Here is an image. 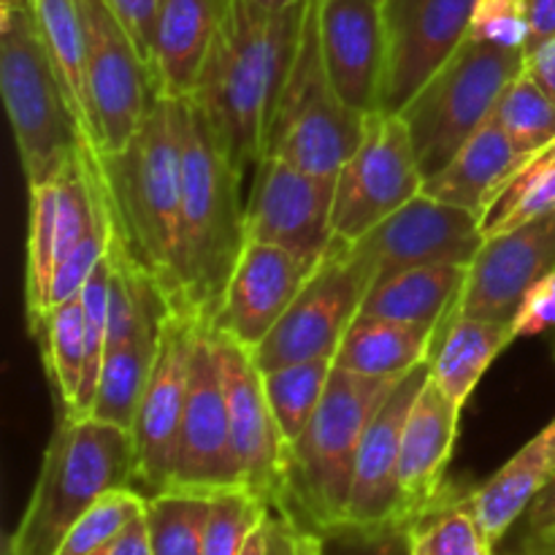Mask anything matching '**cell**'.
I'll list each match as a JSON object with an SVG mask.
<instances>
[{
    "instance_id": "obj_4",
    "label": "cell",
    "mask_w": 555,
    "mask_h": 555,
    "mask_svg": "<svg viewBox=\"0 0 555 555\" xmlns=\"http://www.w3.org/2000/svg\"><path fill=\"white\" fill-rule=\"evenodd\" d=\"M401 377H366L334 366L318 412L285 448L282 509L304 529L328 534L345 526L363 431Z\"/></svg>"
},
{
    "instance_id": "obj_22",
    "label": "cell",
    "mask_w": 555,
    "mask_h": 555,
    "mask_svg": "<svg viewBox=\"0 0 555 555\" xmlns=\"http://www.w3.org/2000/svg\"><path fill=\"white\" fill-rule=\"evenodd\" d=\"M320 47L336 95L358 114L383 112L385 25L379 0H318Z\"/></svg>"
},
{
    "instance_id": "obj_27",
    "label": "cell",
    "mask_w": 555,
    "mask_h": 555,
    "mask_svg": "<svg viewBox=\"0 0 555 555\" xmlns=\"http://www.w3.org/2000/svg\"><path fill=\"white\" fill-rule=\"evenodd\" d=\"M509 341H515L509 325L466 318L459 314L453 304L450 312L439 320L428 347L426 361L431 366V379L459 410H464L482 374L491 369Z\"/></svg>"
},
{
    "instance_id": "obj_19",
    "label": "cell",
    "mask_w": 555,
    "mask_h": 555,
    "mask_svg": "<svg viewBox=\"0 0 555 555\" xmlns=\"http://www.w3.org/2000/svg\"><path fill=\"white\" fill-rule=\"evenodd\" d=\"M555 269V215L486 238L466 269L459 314L509 325L531 287Z\"/></svg>"
},
{
    "instance_id": "obj_50",
    "label": "cell",
    "mask_w": 555,
    "mask_h": 555,
    "mask_svg": "<svg viewBox=\"0 0 555 555\" xmlns=\"http://www.w3.org/2000/svg\"><path fill=\"white\" fill-rule=\"evenodd\" d=\"M266 520V518H263ZM242 555H266V537H263V524L258 526V529L253 531V537L247 540V545H244V553Z\"/></svg>"
},
{
    "instance_id": "obj_43",
    "label": "cell",
    "mask_w": 555,
    "mask_h": 555,
    "mask_svg": "<svg viewBox=\"0 0 555 555\" xmlns=\"http://www.w3.org/2000/svg\"><path fill=\"white\" fill-rule=\"evenodd\" d=\"M106 3L117 14V20L122 22L125 30L130 33V38L139 47L141 57L150 65L152 74V41H155V22L160 0H106Z\"/></svg>"
},
{
    "instance_id": "obj_14",
    "label": "cell",
    "mask_w": 555,
    "mask_h": 555,
    "mask_svg": "<svg viewBox=\"0 0 555 555\" xmlns=\"http://www.w3.org/2000/svg\"><path fill=\"white\" fill-rule=\"evenodd\" d=\"M231 488H242V475H238V461L233 453L220 358H217L215 331L198 323L188 404H184L182 428H179L168 491L215 496Z\"/></svg>"
},
{
    "instance_id": "obj_10",
    "label": "cell",
    "mask_w": 555,
    "mask_h": 555,
    "mask_svg": "<svg viewBox=\"0 0 555 555\" xmlns=\"http://www.w3.org/2000/svg\"><path fill=\"white\" fill-rule=\"evenodd\" d=\"M112 217L103 193L98 152L90 141L47 182L30 184L27 222V318L36 323L49 309V287L65 258Z\"/></svg>"
},
{
    "instance_id": "obj_41",
    "label": "cell",
    "mask_w": 555,
    "mask_h": 555,
    "mask_svg": "<svg viewBox=\"0 0 555 555\" xmlns=\"http://www.w3.org/2000/svg\"><path fill=\"white\" fill-rule=\"evenodd\" d=\"M320 540H323L320 555H410L406 526H388L379 531L341 526L328 534H320Z\"/></svg>"
},
{
    "instance_id": "obj_30",
    "label": "cell",
    "mask_w": 555,
    "mask_h": 555,
    "mask_svg": "<svg viewBox=\"0 0 555 555\" xmlns=\"http://www.w3.org/2000/svg\"><path fill=\"white\" fill-rule=\"evenodd\" d=\"M168 320V318H166ZM163 325L141 331L139 336L108 347L98 374L90 415L130 431L160 350Z\"/></svg>"
},
{
    "instance_id": "obj_25",
    "label": "cell",
    "mask_w": 555,
    "mask_h": 555,
    "mask_svg": "<svg viewBox=\"0 0 555 555\" xmlns=\"http://www.w3.org/2000/svg\"><path fill=\"white\" fill-rule=\"evenodd\" d=\"M555 477V417L524 444L491 480L466 491V504L493 545L526 518L542 488Z\"/></svg>"
},
{
    "instance_id": "obj_33",
    "label": "cell",
    "mask_w": 555,
    "mask_h": 555,
    "mask_svg": "<svg viewBox=\"0 0 555 555\" xmlns=\"http://www.w3.org/2000/svg\"><path fill=\"white\" fill-rule=\"evenodd\" d=\"M555 215V141L529 155L524 166L493 193L480 225L486 238Z\"/></svg>"
},
{
    "instance_id": "obj_6",
    "label": "cell",
    "mask_w": 555,
    "mask_h": 555,
    "mask_svg": "<svg viewBox=\"0 0 555 555\" xmlns=\"http://www.w3.org/2000/svg\"><path fill=\"white\" fill-rule=\"evenodd\" d=\"M0 92L27 184L57 177L87 135L47 52L33 0L0 9Z\"/></svg>"
},
{
    "instance_id": "obj_35",
    "label": "cell",
    "mask_w": 555,
    "mask_h": 555,
    "mask_svg": "<svg viewBox=\"0 0 555 555\" xmlns=\"http://www.w3.org/2000/svg\"><path fill=\"white\" fill-rule=\"evenodd\" d=\"M334 366L336 363L328 358H318V361H301L274 369V372H263L266 401H269L285 448H291L301 437L304 428L314 417Z\"/></svg>"
},
{
    "instance_id": "obj_24",
    "label": "cell",
    "mask_w": 555,
    "mask_h": 555,
    "mask_svg": "<svg viewBox=\"0 0 555 555\" xmlns=\"http://www.w3.org/2000/svg\"><path fill=\"white\" fill-rule=\"evenodd\" d=\"M233 0H160L152 81L160 95L190 98Z\"/></svg>"
},
{
    "instance_id": "obj_47",
    "label": "cell",
    "mask_w": 555,
    "mask_h": 555,
    "mask_svg": "<svg viewBox=\"0 0 555 555\" xmlns=\"http://www.w3.org/2000/svg\"><path fill=\"white\" fill-rule=\"evenodd\" d=\"M555 529V477L542 488L526 513V534H545Z\"/></svg>"
},
{
    "instance_id": "obj_16",
    "label": "cell",
    "mask_w": 555,
    "mask_h": 555,
    "mask_svg": "<svg viewBox=\"0 0 555 555\" xmlns=\"http://www.w3.org/2000/svg\"><path fill=\"white\" fill-rule=\"evenodd\" d=\"M195 336H198V320L190 314L171 312L163 323L160 350H157L144 399L130 428L139 486L144 496L168 491V482H171L179 428H182L184 404H188Z\"/></svg>"
},
{
    "instance_id": "obj_5",
    "label": "cell",
    "mask_w": 555,
    "mask_h": 555,
    "mask_svg": "<svg viewBox=\"0 0 555 555\" xmlns=\"http://www.w3.org/2000/svg\"><path fill=\"white\" fill-rule=\"evenodd\" d=\"M135 486L133 434L92 415H65L43 453L33 496L3 555H54L70 526L98 499Z\"/></svg>"
},
{
    "instance_id": "obj_3",
    "label": "cell",
    "mask_w": 555,
    "mask_h": 555,
    "mask_svg": "<svg viewBox=\"0 0 555 555\" xmlns=\"http://www.w3.org/2000/svg\"><path fill=\"white\" fill-rule=\"evenodd\" d=\"M182 128V217L179 285L182 309L209 325L247 244L242 182L220 135L193 98H179Z\"/></svg>"
},
{
    "instance_id": "obj_38",
    "label": "cell",
    "mask_w": 555,
    "mask_h": 555,
    "mask_svg": "<svg viewBox=\"0 0 555 555\" xmlns=\"http://www.w3.org/2000/svg\"><path fill=\"white\" fill-rule=\"evenodd\" d=\"M146 496L135 488H117L98 499L68 529L54 555H92L117 540L139 515H144Z\"/></svg>"
},
{
    "instance_id": "obj_32",
    "label": "cell",
    "mask_w": 555,
    "mask_h": 555,
    "mask_svg": "<svg viewBox=\"0 0 555 555\" xmlns=\"http://www.w3.org/2000/svg\"><path fill=\"white\" fill-rule=\"evenodd\" d=\"M41 345L43 369L63 404L65 415L76 410L81 383H85L87 369V339H85V314H81V298L57 304L47 309L36 323H30Z\"/></svg>"
},
{
    "instance_id": "obj_29",
    "label": "cell",
    "mask_w": 555,
    "mask_h": 555,
    "mask_svg": "<svg viewBox=\"0 0 555 555\" xmlns=\"http://www.w3.org/2000/svg\"><path fill=\"white\" fill-rule=\"evenodd\" d=\"M434 331L437 328L358 314L334 363L366 377H401L426 361Z\"/></svg>"
},
{
    "instance_id": "obj_49",
    "label": "cell",
    "mask_w": 555,
    "mask_h": 555,
    "mask_svg": "<svg viewBox=\"0 0 555 555\" xmlns=\"http://www.w3.org/2000/svg\"><path fill=\"white\" fill-rule=\"evenodd\" d=\"M244 3L253 5V9H260V11H285V9H291V5L309 3V0H244Z\"/></svg>"
},
{
    "instance_id": "obj_13",
    "label": "cell",
    "mask_w": 555,
    "mask_h": 555,
    "mask_svg": "<svg viewBox=\"0 0 555 555\" xmlns=\"http://www.w3.org/2000/svg\"><path fill=\"white\" fill-rule=\"evenodd\" d=\"M334 195L336 177H320L280 157H263L244 204L247 242L285 247L318 266L334 242Z\"/></svg>"
},
{
    "instance_id": "obj_18",
    "label": "cell",
    "mask_w": 555,
    "mask_h": 555,
    "mask_svg": "<svg viewBox=\"0 0 555 555\" xmlns=\"http://www.w3.org/2000/svg\"><path fill=\"white\" fill-rule=\"evenodd\" d=\"M215 341L242 488L258 496L266 507H282L285 442L266 401L263 374L255 366L253 352L242 345L220 334H215Z\"/></svg>"
},
{
    "instance_id": "obj_39",
    "label": "cell",
    "mask_w": 555,
    "mask_h": 555,
    "mask_svg": "<svg viewBox=\"0 0 555 555\" xmlns=\"http://www.w3.org/2000/svg\"><path fill=\"white\" fill-rule=\"evenodd\" d=\"M266 513L269 507L244 488L215 493L206 524L204 555H242L253 531L263 524Z\"/></svg>"
},
{
    "instance_id": "obj_17",
    "label": "cell",
    "mask_w": 555,
    "mask_h": 555,
    "mask_svg": "<svg viewBox=\"0 0 555 555\" xmlns=\"http://www.w3.org/2000/svg\"><path fill=\"white\" fill-rule=\"evenodd\" d=\"M486 244L480 217L421 193L352 244L377 274L412 266H469Z\"/></svg>"
},
{
    "instance_id": "obj_2",
    "label": "cell",
    "mask_w": 555,
    "mask_h": 555,
    "mask_svg": "<svg viewBox=\"0 0 555 555\" xmlns=\"http://www.w3.org/2000/svg\"><path fill=\"white\" fill-rule=\"evenodd\" d=\"M98 152V150H95ZM114 242L125 258L160 285L173 312L179 285V217H182V128L179 98L157 92L133 139L117 152H98Z\"/></svg>"
},
{
    "instance_id": "obj_37",
    "label": "cell",
    "mask_w": 555,
    "mask_h": 555,
    "mask_svg": "<svg viewBox=\"0 0 555 555\" xmlns=\"http://www.w3.org/2000/svg\"><path fill=\"white\" fill-rule=\"evenodd\" d=\"M493 114L515 150L524 155H534L555 141L553 98L526 70L507 87Z\"/></svg>"
},
{
    "instance_id": "obj_11",
    "label": "cell",
    "mask_w": 555,
    "mask_h": 555,
    "mask_svg": "<svg viewBox=\"0 0 555 555\" xmlns=\"http://www.w3.org/2000/svg\"><path fill=\"white\" fill-rule=\"evenodd\" d=\"M421 190L423 171L401 114H369L361 144L336 173L334 236L361 242Z\"/></svg>"
},
{
    "instance_id": "obj_15",
    "label": "cell",
    "mask_w": 555,
    "mask_h": 555,
    "mask_svg": "<svg viewBox=\"0 0 555 555\" xmlns=\"http://www.w3.org/2000/svg\"><path fill=\"white\" fill-rule=\"evenodd\" d=\"M385 25L383 112L399 114L469 36L477 0H379Z\"/></svg>"
},
{
    "instance_id": "obj_40",
    "label": "cell",
    "mask_w": 555,
    "mask_h": 555,
    "mask_svg": "<svg viewBox=\"0 0 555 555\" xmlns=\"http://www.w3.org/2000/svg\"><path fill=\"white\" fill-rule=\"evenodd\" d=\"M469 36L526 52V41H529L526 3L524 0H477Z\"/></svg>"
},
{
    "instance_id": "obj_7",
    "label": "cell",
    "mask_w": 555,
    "mask_h": 555,
    "mask_svg": "<svg viewBox=\"0 0 555 555\" xmlns=\"http://www.w3.org/2000/svg\"><path fill=\"white\" fill-rule=\"evenodd\" d=\"M526 70V52L466 36L401 108L423 179L442 171Z\"/></svg>"
},
{
    "instance_id": "obj_44",
    "label": "cell",
    "mask_w": 555,
    "mask_h": 555,
    "mask_svg": "<svg viewBox=\"0 0 555 555\" xmlns=\"http://www.w3.org/2000/svg\"><path fill=\"white\" fill-rule=\"evenodd\" d=\"M526 22H529V41H526V54L540 49L542 43L555 36V0H524Z\"/></svg>"
},
{
    "instance_id": "obj_20",
    "label": "cell",
    "mask_w": 555,
    "mask_h": 555,
    "mask_svg": "<svg viewBox=\"0 0 555 555\" xmlns=\"http://www.w3.org/2000/svg\"><path fill=\"white\" fill-rule=\"evenodd\" d=\"M428 377H431L428 361L410 369L369 421L358 448L350 504H347L345 526L350 529L379 531L388 526H410L401 509L399 488L401 437H404L406 415Z\"/></svg>"
},
{
    "instance_id": "obj_31",
    "label": "cell",
    "mask_w": 555,
    "mask_h": 555,
    "mask_svg": "<svg viewBox=\"0 0 555 555\" xmlns=\"http://www.w3.org/2000/svg\"><path fill=\"white\" fill-rule=\"evenodd\" d=\"M33 11L70 108L92 144V112L85 81V22L79 0H33Z\"/></svg>"
},
{
    "instance_id": "obj_9",
    "label": "cell",
    "mask_w": 555,
    "mask_h": 555,
    "mask_svg": "<svg viewBox=\"0 0 555 555\" xmlns=\"http://www.w3.org/2000/svg\"><path fill=\"white\" fill-rule=\"evenodd\" d=\"M374 276L377 271L361 255H356L352 244L334 236L328 253L323 255L296 301L253 350V361L260 374L318 358L336 361L347 328L361 314Z\"/></svg>"
},
{
    "instance_id": "obj_23",
    "label": "cell",
    "mask_w": 555,
    "mask_h": 555,
    "mask_svg": "<svg viewBox=\"0 0 555 555\" xmlns=\"http://www.w3.org/2000/svg\"><path fill=\"white\" fill-rule=\"evenodd\" d=\"M459 417V406L428 377L406 415L401 437L399 488L406 524L431 507L448 488L444 472L453 459Z\"/></svg>"
},
{
    "instance_id": "obj_1",
    "label": "cell",
    "mask_w": 555,
    "mask_h": 555,
    "mask_svg": "<svg viewBox=\"0 0 555 555\" xmlns=\"http://www.w3.org/2000/svg\"><path fill=\"white\" fill-rule=\"evenodd\" d=\"M307 9L260 11L233 0L190 95L242 177L263 160L266 125L291 74Z\"/></svg>"
},
{
    "instance_id": "obj_45",
    "label": "cell",
    "mask_w": 555,
    "mask_h": 555,
    "mask_svg": "<svg viewBox=\"0 0 555 555\" xmlns=\"http://www.w3.org/2000/svg\"><path fill=\"white\" fill-rule=\"evenodd\" d=\"M92 555H152L150 531H146L144 515H139V518H135L133 524L117 537V540H112L106 547H101V551Z\"/></svg>"
},
{
    "instance_id": "obj_26",
    "label": "cell",
    "mask_w": 555,
    "mask_h": 555,
    "mask_svg": "<svg viewBox=\"0 0 555 555\" xmlns=\"http://www.w3.org/2000/svg\"><path fill=\"white\" fill-rule=\"evenodd\" d=\"M526 157L507 139L496 114H491L442 171L423 179L421 193L482 217L493 193L524 166Z\"/></svg>"
},
{
    "instance_id": "obj_42",
    "label": "cell",
    "mask_w": 555,
    "mask_h": 555,
    "mask_svg": "<svg viewBox=\"0 0 555 555\" xmlns=\"http://www.w3.org/2000/svg\"><path fill=\"white\" fill-rule=\"evenodd\" d=\"M555 328V269L537 282L513 320V339H526Z\"/></svg>"
},
{
    "instance_id": "obj_12",
    "label": "cell",
    "mask_w": 555,
    "mask_h": 555,
    "mask_svg": "<svg viewBox=\"0 0 555 555\" xmlns=\"http://www.w3.org/2000/svg\"><path fill=\"white\" fill-rule=\"evenodd\" d=\"M85 22V81L92 112V146L117 152L144 122L157 90L150 65L106 0H79Z\"/></svg>"
},
{
    "instance_id": "obj_46",
    "label": "cell",
    "mask_w": 555,
    "mask_h": 555,
    "mask_svg": "<svg viewBox=\"0 0 555 555\" xmlns=\"http://www.w3.org/2000/svg\"><path fill=\"white\" fill-rule=\"evenodd\" d=\"M526 74L553 98L555 103V36L531 54H526Z\"/></svg>"
},
{
    "instance_id": "obj_21",
    "label": "cell",
    "mask_w": 555,
    "mask_h": 555,
    "mask_svg": "<svg viewBox=\"0 0 555 555\" xmlns=\"http://www.w3.org/2000/svg\"><path fill=\"white\" fill-rule=\"evenodd\" d=\"M318 269L291 249L247 242L209 328L253 352Z\"/></svg>"
},
{
    "instance_id": "obj_28",
    "label": "cell",
    "mask_w": 555,
    "mask_h": 555,
    "mask_svg": "<svg viewBox=\"0 0 555 555\" xmlns=\"http://www.w3.org/2000/svg\"><path fill=\"white\" fill-rule=\"evenodd\" d=\"M466 269L469 266H412L377 274L363 298L361 314L437 328L461 296Z\"/></svg>"
},
{
    "instance_id": "obj_34",
    "label": "cell",
    "mask_w": 555,
    "mask_h": 555,
    "mask_svg": "<svg viewBox=\"0 0 555 555\" xmlns=\"http://www.w3.org/2000/svg\"><path fill=\"white\" fill-rule=\"evenodd\" d=\"M410 555H496L493 542L466 504V491L448 486L442 496L406 526Z\"/></svg>"
},
{
    "instance_id": "obj_8",
    "label": "cell",
    "mask_w": 555,
    "mask_h": 555,
    "mask_svg": "<svg viewBox=\"0 0 555 555\" xmlns=\"http://www.w3.org/2000/svg\"><path fill=\"white\" fill-rule=\"evenodd\" d=\"M369 114L336 95L320 47L318 0H309L301 41L263 135V157H280L320 177H336L363 139Z\"/></svg>"
},
{
    "instance_id": "obj_48",
    "label": "cell",
    "mask_w": 555,
    "mask_h": 555,
    "mask_svg": "<svg viewBox=\"0 0 555 555\" xmlns=\"http://www.w3.org/2000/svg\"><path fill=\"white\" fill-rule=\"evenodd\" d=\"M520 555H555V529L545 534H524Z\"/></svg>"
},
{
    "instance_id": "obj_36",
    "label": "cell",
    "mask_w": 555,
    "mask_h": 555,
    "mask_svg": "<svg viewBox=\"0 0 555 555\" xmlns=\"http://www.w3.org/2000/svg\"><path fill=\"white\" fill-rule=\"evenodd\" d=\"M211 496L163 491L146 496V531L152 555H204Z\"/></svg>"
}]
</instances>
